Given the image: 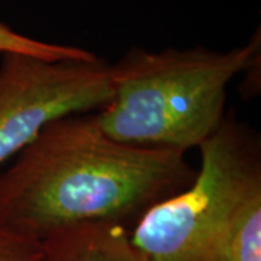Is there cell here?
Masks as SVG:
<instances>
[{"instance_id":"277c9868","label":"cell","mask_w":261,"mask_h":261,"mask_svg":"<svg viewBox=\"0 0 261 261\" xmlns=\"http://www.w3.org/2000/svg\"><path fill=\"white\" fill-rule=\"evenodd\" d=\"M112 102L111 64L100 57L45 60L2 54L0 166L27 148L49 123L97 113Z\"/></svg>"},{"instance_id":"7a4b0ae2","label":"cell","mask_w":261,"mask_h":261,"mask_svg":"<svg viewBox=\"0 0 261 261\" xmlns=\"http://www.w3.org/2000/svg\"><path fill=\"white\" fill-rule=\"evenodd\" d=\"M258 58L260 27L226 51L130 47L111 64L112 102L96 113L99 125L125 145L185 155L219 129L228 86Z\"/></svg>"},{"instance_id":"6da1fadb","label":"cell","mask_w":261,"mask_h":261,"mask_svg":"<svg viewBox=\"0 0 261 261\" xmlns=\"http://www.w3.org/2000/svg\"><path fill=\"white\" fill-rule=\"evenodd\" d=\"M186 155L112 140L96 113L49 123L0 176V226L35 241L84 222L137 224L193 183Z\"/></svg>"},{"instance_id":"8992f818","label":"cell","mask_w":261,"mask_h":261,"mask_svg":"<svg viewBox=\"0 0 261 261\" xmlns=\"http://www.w3.org/2000/svg\"><path fill=\"white\" fill-rule=\"evenodd\" d=\"M10 53L39 57L45 60H86L96 56L93 51L86 48L45 42L19 34L6 23H0V54Z\"/></svg>"},{"instance_id":"3957f363","label":"cell","mask_w":261,"mask_h":261,"mask_svg":"<svg viewBox=\"0 0 261 261\" xmlns=\"http://www.w3.org/2000/svg\"><path fill=\"white\" fill-rule=\"evenodd\" d=\"M190 186L154 205L130 240L147 261H235L238 237L261 211V137L226 112L200 147Z\"/></svg>"},{"instance_id":"52a82bcc","label":"cell","mask_w":261,"mask_h":261,"mask_svg":"<svg viewBox=\"0 0 261 261\" xmlns=\"http://www.w3.org/2000/svg\"><path fill=\"white\" fill-rule=\"evenodd\" d=\"M0 261H44L42 245L0 226Z\"/></svg>"},{"instance_id":"5b68a950","label":"cell","mask_w":261,"mask_h":261,"mask_svg":"<svg viewBox=\"0 0 261 261\" xmlns=\"http://www.w3.org/2000/svg\"><path fill=\"white\" fill-rule=\"evenodd\" d=\"M44 261H147L125 226L84 222L64 226L41 241Z\"/></svg>"}]
</instances>
